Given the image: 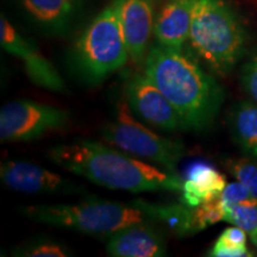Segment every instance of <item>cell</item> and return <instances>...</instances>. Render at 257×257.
<instances>
[{
  "label": "cell",
  "instance_id": "cell-1",
  "mask_svg": "<svg viewBox=\"0 0 257 257\" xmlns=\"http://www.w3.org/2000/svg\"><path fill=\"white\" fill-rule=\"evenodd\" d=\"M22 214L37 223L98 237H110L143 223L165 224L178 236L194 233L192 207L155 204L143 199L111 201L91 197L73 204L28 206L22 208Z\"/></svg>",
  "mask_w": 257,
  "mask_h": 257
},
{
  "label": "cell",
  "instance_id": "cell-2",
  "mask_svg": "<svg viewBox=\"0 0 257 257\" xmlns=\"http://www.w3.org/2000/svg\"><path fill=\"white\" fill-rule=\"evenodd\" d=\"M48 157L66 172L113 191L179 192L184 184L179 174L96 141L57 144L49 150Z\"/></svg>",
  "mask_w": 257,
  "mask_h": 257
},
{
  "label": "cell",
  "instance_id": "cell-3",
  "mask_svg": "<svg viewBox=\"0 0 257 257\" xmlns=\"http://www.w3.org/2000/svg\"><path fill=\"white\" fill-rule=\"evenodd\" d=\"M144 74L174 106L182 130H205L219 113L223 88L184 50L153 46L144 60Z\"/></svg>",
  "mask_w": 257,
  "mask_h": 257
},
{
  "label": "cell",
  "instance_id": "cell-4",
  "mask_svg": "<svg viewBox=\"0 0 257 257\" xmlns=\"http://www.w3.org/2000/svg\"><path fill=\"white\" fill-rule=\"evenodd\" d=\"M188 44L212 73H231L245 53L248 34L226 0H197Z\"/></svg>",
  "mask_w": 257,
  "mask_h": 257
},
{
  "label": "cell",
  "instance_id": "cell-5",
  "mask_svg": "<svg viewBox=\"0 0 257 257\" xmlns=\"http://www.w3.org/2000/svg\"><path fill=\"white\" fill-rule=\"evenodd\" d=\"M130 59L123 29L113 2L92 19L74 46L72 61L83 82L98 85Z\"/></svg>",
  "mask_w": 257,
  "mask_h": 257
},
{
  "label": "cell",
  "instance_id": "cell-6",
  "mask_svg": "<svg viewBox=\"0 0 257 257\" xmlns=\"http://www.w3.org/2000/svg\"><path fill=\"white\" fill-rule=\"evenodd\" d=\"M101 136L106 143L174 174L186 153L181 142L160 136L137 120L126 101L118 102L114 118L102 126Z\"/></svg>",
  "mask_w": 257,
  "mask_h": 257
},
{
  "label": "cell",
  "instance_id": "cell-7",
  "mask_svg": "<svg viewBox=\"0 0 257 257\" xmlns=\"http://www.w3.org/2000/svg\"><path fill=\"white\" fill-rule=\"evenodd\" d=\"M70 120L63 108L31 100H15L0 110L2 142H30L62 130Z\"/></svg>",
  "mask_w": 257,
  "mask_h": 257
},
{
  "label": "cell",
  "instance_id": "cell-8",
  "mask_svg": "<svg viewBox=\"0 0 257 257\" xmlns=\"http://www.w3.org/2000/svg\"><path fill=\"white\" fill-rule=\"evenodd\" d=\"M125 100L134 115L156 130L174 133L182 128L174 106L146 74H135L124 87Z\"/></svg>",
  "mask_w": 257,
  "mask_h": 257
},
{
  "label": "cell",
  "instance_id": "cell-9",
  "mask_svg": "<svg viewBox=\"0 0 257 257\" xmlns=\"http://www.w3.org/2000/svg\"><path fill=\"white\" fill-rule=\"evenodd\" d=\"M0 179L6 187L25 194H83L78 182L28 161H5Z\"/></svg>",
  "mask_w": 257,
  "mask_h": 257
},
{
  "label": "cell",
  "instance_id": "cell-10",
  "mask_svg": "<svg viewBox=\"0 0 257 257\" xmlns=\"http://www.w3.org/2000/svg\"><path fill=\"white\" fill-rule=\"evenodd\" d=\"M0 44L6 53L23 62L32 83L51 92L66 91V83L54 64L38 50L36 44L22 36L4 15L0 18Z\"/></svg>",
  "mask_w": 257,
  "mask_h": 257
},
{
  "label": "cell",
  "instance_id": "cell-11",
  "mask_svg": "<svg viewBox=\"0 0 257 257\" xmlns=\"http://www.w3.org/2000/svg\"><path fill=\"white\" fill-rule=\"evenodd\" d=\"M119 17L130 60H146L156 22V0H112Z\"/></svg>",
  "mask_w": 257,
  "mask_h": 257
},
{
  "label": "cell",
  "instance_id": "cell-12",
  "mask_svg": "<svg viewBox=\"0 0 257 257\" xmlns=\"http://www.w3.org/2000/svg\"><path fill=\"white\" fill-rule=\"evenodd\" d=\"M106 251L113 257H162L167 255V244L154 224L143 223L108 237Z\"/></svg>",
  "mask_w": 257,
  "mask_h": 257
},
{
  "label": "cell",
  "instance_id": "cell-13",
  "mask_svg": "<svg viewBox=\"0 0 257 257\" xmlns=\"http://www.w3.org/2000/svg\"><path fill=\"white\" fill-rule=\"evenodd\" d=\"M197 0H166L156 16L154 38L156 44L169 49L184 50L191 31Z\"/></svg>",
  "mask_w": 257,
  "mask_h": 257
},
{
  "label": "cell",
  "instance_id": "cell-14",
  "mask_svg": "<svg viewBox=\"0 0 257 257\" xmlns=\"http://www.w3.org/2000/svg\"><path fill=\"white\" fill-rule=\"evenodd\" d=\"M226 179L213 166L206 162H195L186 172L181 188V204L197 207L205 202L216 200L226 186Z\"/></svg>",
  "mask_w": 257,
  "mask_h": 257
},
{
  "label": "cell",
  "instance_id": "cell-15",
  "mask_svg": "<svg viewBox=\"0 0 257 257\" xmlns=\"http://www.w3.org/2000/svg\"><path fill=\"white\" fill-rule=\"evenodd\" d=\"M36 23L53 31L63 30L81 5V0H19Z\"/></svg>",
  "mask_w": 257,
  "mask_h": 257
},
{
  "label": "cell",
  "instance_id": "cell-16",
  "mask_svg": "<svg viewBox=\"0 0 257 257\" xmlns=\"http://www.w3.org/2000/svg\"><path fill=\"white\" fill-rule=\"evenodd\" d=\"M229 124L234 142L244 154L257 157V104L240 101L230 112Z\"/></svg>",
  "mask_w": 257,
  "mask_h": 257
},
{
  "label": "cell",
  "instance_id": "cell-17",
  "mask_svg": "<svg viewBox=\"0 0 257 257\" xmlns=\"http://www.w3.org/2000/svg\"><path fill=\"white\" fill-rule=\"evenodd\" d=\"M225 221L240 227L249 234L257 230V199L251 197L227 208Z\"/></svg>",
  "mask_w": 257,
  "mask_h": 257
},
{
  "label": "cell",
  "instance_id": "cell-18",
  "mask_svg": "<svg viewBox=\"0 0 257 257\" xmlns=\"http://www.w3.org/2000/svg\"><path fill=\"white\" fill-rule=\"evenodd\" d=\"M14 255L24 257H66L72 255V252L63 243L49 238H41L16 249Z\"/></svg>",
  "mask_w": 257,
  "mask_h": 257
},
{
  "label": "cell",
  "instance_id": "cell-19",
  "mask_svg": "<svg viewBox=\"0 0 257 257\" xmlns=\"http://www.w3.org/2000/svg\"><path fill=\"white\" fill-rule=\"evenodd\" d=\"M225 213L226 212L219 198L193 207V232L197 233L211 225L225 220Z\"/></svg>",
  "mask_w": 257,
  "mask_h": 257
},
{
  "label": "cell",
  "instance_id": "cell-20",
  "mask_svg": "<svg viewBox=\"0 0 257 257\" xmlns=\"http://www.w3.org/2000/svg\"><path fill=\"white\" fill-rule=\"evenodd\" d=\"M226 168L257 199V162L246 159L229 160L226 161Z\"/></svg>",
  "mask_w": 257,
  "mask_h": 257
},
{
  "label": "cell",
  "instance_id": "cell-21",
  "mask_svg": "<svg viewBox=\"0 0 257 257\" xmlns=\"http://www.w3.org/2000/svg\"><path fill=\"white\" fill-rule=\"evenodd\" d=\"M240 85L243 91L257 104V54L243 66L240 72Z\"/></svg>",
  "mask_w": 257,
  "mask_h": 257
},
{
  "label": "cell",
  "instance_id": "cell-22",
  "mask_svg": "<svg viewBox=\"0 0 257 257\" xmlns=\"http://www.w3.org/2000/svg\"><path fill=\"white\" fill-rule=\"evenodd\" d=\"M251 197L252 195L250 194L249 189L246 188L242 182L236 181L225 186L224 191L220 194L219 199L225 208V212H226L229 207H232L234 205L239 204V202H242L244 200H248V199Z\"/></svg>",
  "mask_w": 257,
  "mask_h": 257
},
{
  "label": "cell",
  "instance_id": "cell-23",
  "mask_svg": "<svg viewBox=\"0 0 257 257\" xmlns=\"http://www.w3.org/2000/svg\"><path fill=\"white\" fill-rule=\"evenodd\" d=\"M208 256L213 257H246L252 256V253L249 251V249L245 246H232L226 245V244L217 242L212 246L211 251L208 252Z\"/></svg>",
  "mask_w": 257,
  "mask_h": 257
},
{
  "label": "cell",
  "instance_id": "cell-24",
  "mask_svg": "<svg viewBox=\"0 0 257 257\" xmlns=\"http://www.w3.org/2000/svg\"><path fill=\"white\" fill-rule=\"evenodd\" d=\"M217 242L232 246H245L246 245V232L238 226H231L225 229Z\"/></svg>",
  "mask_w": 257,
  "mask_h": 257
},
{
  "label": "cell",
  "instance_id": "cell-25",
  "mask_svg": "<svg viewBox=\"0 0 257 257\" xmlns=\"http://www.w3.org/2000/svg\"><path fill=\"white\" fill-rule=\"evenodd\" d=\"M250 238H251L253 245H255L257 248V230H255L253 232L250 233Z\"/></svg>",
  "mask_w": 257,
  "mask_h": 257
}]
</instances>
